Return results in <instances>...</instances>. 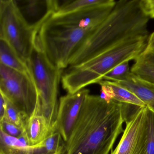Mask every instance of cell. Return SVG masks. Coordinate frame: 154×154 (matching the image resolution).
<instances>
[{
    "label": "cell",
    "mask_w": 154,
    "mask_h": 154,
    "mask_svg": "<svg viewBox=\"0 0 154 154\" xmlns=\"http://www.w3.org/2000/svg\"><path fill=\"white\" fill-rule=\"evenodd\" d=\"M116 2L63 15L49 12L36 30L35 41L50 62L66 68L76 51L105 20Z\"/></svg>",
    "instance_id": "obj_1"
},
{
    "label": "cell",
    "mask_w": 154,
    "mask_h": 154,
    "mask_svg": "<svg viewBox=\"0 0 154 154\" xmlns=\"http://www.w3.org/2000/svg\"><path fill=\"white\" fill-rule=\"evenodd\" d=\"M135 107L88 94L62 154H109Z\"/></svg>",
    "instance_id": "obj_2"
},
{
    "label": "cell",
    "mask_w": 154,
    "mask_h": 154,
    "mask_svg": "<svg viewBox=\"0 0 154 154\" xmlns=\"http://www.w3.org/2000/svg\"><path fill=\"white\" fill-rule=\"evenodd\" d=\"M139 2H116L107 18L73 55L69 66L81 64L126 40L148 36L149 18L141 11Z\"/></svg>",
    "instance_id": "obj_3"
},
{
    "label": "cell",
    "mask_w": 154,
    "mask_h": 154,
    "mask_svg": "<svg viewBox=\"0 0 154 154\" xmlns=\"http://www.w3.org/2000/svg\"><path fill=\"white\" fill-rule=\"evenodd\" d=\"M148 38L126 40L81 64L69 66L62 75L63 88L68 94H74L90 85L98 83L115 66L135 60L146 47Z\"/></svg>",
    "instance_id": "obj_4"
},
{
    "label": "cell",
    "mask_w": 154,
    "mask_h": 154,
    "mask_svg": "<svg viewBox=\"0 0 154 154\" xmlns=\"http://www.w3.org/2000/svg\"><path fill=\"white\" fill-rule=\"evenodd\" d=\"M27 65L38 91L42 113L52 130L55 128L58 112L57 95L62 70L50 62L35 41Z\"/></svg>",
    "instance_id": "obj_5"
},
{
    "label": "cell",
    "mask_w": 154,
    "mask_h": 154,
    "mask_svg": "<svg viewBox=\"0 0 154 154\" xmlns=\"http://www.w3.org/2000/svg\"><path fill=\"white\" fill-rule=\"evenodd\" d=\"M36 30L24 18L16 1H0V39L6 41L27 64L31 56Z\"/></svg>",
    "instance_id": "obj_6"
},
{
    "label": "cell",
    "mask_w": 154,
    "mask_h": 154,
    "mask_svg": "<svg viewBox=\"0 0 154 154\" xmlns=\"http://www.w3.org/2000/svg\"><path fill=\"white\" fill-rule=\"evenodd\" d=\"M121 138L111 154H154V109L136 106L127 118Z\"/></svg>",
    "instance_id": "obj_7"
},
{
    "label": "cell",
    "mask_w": 154,
    "mask_h": 154,
    "mask_svg": "<svg viewBox=\"0 0 154 154\" xmlns=\"http://www.w3.org/2000/svg\"><path fill=\"white\" fill-rule=\"evenodd\" d=\"M0 93L28 118L34 112L39 97L31 74L1 64Z\"/></svg>",
    "instance_id": "obj_8"
},
{
    "label": "cell",
    "mask_w": 154,
    "mask_h": 154,
    "mask_svg": "<svg viewBox=\"0 0 154 154\" xmlns=\"http://www.w3.org/2000/svg\"><path fill=\"white\" fill-rule=\"evenodd\" d=\"M90 91L83 89L74 94H67L59 99L55 128L65 142L70 137L84 103Z\"/></svg>",
    "instance_id": "obj_9"
},
{
    "label": "cell",
    "mask_w": 154,
    "mask_h": 154,
    "mask_svg": "<svg viewBox=\"0 0 154 154\" xmlns=\"http://www.w3.org/2000/svg\"><path fill=\"white\" fill-rule=\"evenodd\" d=\"M48 122L42 113L39 97L36 106L28 119L25 134L29 145L35 146L44 141L52 131Z\"/></svg>",
    "instance_id": "obj_10"
},
{
    "label": "cell",
    "mask_w": 154,
    "mask_h": 154,
    "mask_svg": "<svg viewBox=\"0 0 154 154\" xmlns=\"http://www.w3.org/2000/svg\"><path fill=\"white\" fill-rule=\"evenodd\" d=\"M16 2L24 18L35 30L49 12H54L52 0L16 1Z\"/></svg>",
    "instance_id": "obj_11"
},
{
    "label": "cell",
    "mask_w": 154,
    "mask_h": 154,
    "mask_svg": "<svg viewBox=\"0 0 154 154\" xmlns=\"http://www.w3.org/2000/svg\"><path fill=\"white\" fill-rule=\"evenodd\" d=\"M135 94L146 105L154 109V83L131 74L124 81L114 82Z\"/></svg>",
    "instance_id": "obj_12"
},
{
    "label": "cell",
    "mask_w": 154,
    "mask_h": 154,
    "mask_svg": "<svg viewBox=\"0 0 154 154\" xmlns=\"http://www.w3.org/2000/svg\"><path fill=\"white\" fill-rule=\"evenodd\" d=\"M132 74L149 82L154 83V47L148 45L135 60L131 69Z\"/></svg>",
    "instance_id": "obj_13"
},
{
    "label": "cell",
    "mask_w": 154,
    "mask_h": 154,
    "mask_svg": "<svg viewBox=\"0 0 154 154\" xmlns=\"http://www.w3.org/2000/svg\"><path fill=\"white\" fill-rule=\"evenodd\" d=\"M0 64L24 73L30 74L27 64L23 62L4 39H0Z\"/></svg>",
    "instance_id": "obj_14"
},
{
    "label": "cell",
    "mask_w": 154,
    "mask_h": 154,
    "mask_svg": "<svg viewBox=\"0 0 154 154\" xmlns=\"http://www.w3.org/2000/svg\"><path fill=\"white\" fill-rule=\"evenodd\" d=\"M65 142L56 129L41 143L32 146L31 154H62Z\"/></svg>",
    "instance_id": "obj_15"
},
{
    "label": "cell",
    "mask_w": 154,
    "mask_h": 154,
    "mask_svg": "<svg viewBox=\"0 0 154 154\" xmlns=\"http://www.w3.org/2000/svg\"><path fill=\"white\" fill-rule=\"evenodd\" d=\"M110 0H75L54 1L56 15H63L81 10L86 8L103 5Z\"/></svg>",
    "instance_id": "obj_16"
},
{
    "label": "cell",
    "mask_w": 154,
    "mask_h": 154,
    "mask_svg": "<svg viewBox=\"0 0 154 154\" xmlns=\"http://www.w3.org/2000/svg\"><path fill=\"white\" fill-rule=\"evenodd\" d=\"M32 146L0 130V154H31Z\"/></svg>",
    "instance_id": "obj_17"
},
{
    "label": "cell",
    "mask_w": 154,
    "mask_h": 154,
    "mask_svg": "<svg viewBox=\"0 0 154 154\" xmlns=\"http://www.w3.org/2000/svg\"><path fill=\"white\" fill-rule=\"evenodd\" d=\"M111 88L112 100L138 107H143L146 104L135 94L114 82L107 81Z\"/></svg>",
    "instance_id": "obj_18"
},
{
    "label": "cell",
    "mask_w": 154,
    "mask_h": 154,
    "mask_svg": "<svg viewBox=\"0 0 154 154\" xmlns=\"http://www.w3.org/2000/svg\"><path fill=\"white\" fill-rule=\"evenodd\" d=\"M7 100V99H6ZM7 107L4 119L25 130L29 118L20 111L11 103L7 100Z\"/></svg>",
    "instance_id": "obj_19"
},
{
    "label": "cell",
    "mask_w": 154,
    "mask_h": 154,
    "mask_svg": "<svg viewBox=\"0 0 154 154\" xmlns=\"http://www.w3.org/2000/svg\"><path fill=\"white\" fill-rule=\"evenodd\" d=\"M131 73L129 61H127L115 66L103 76V80L112 82L124 81Z\"/></svg>",
    "instance_id": "obj_20"
},
{
    "label": "cell",
    "mask_w": 154,
    "mask_h": 154,
    "mask_svg": "<svg viewBox=\"0 0 154 154\" xmlns=\"http://www.w3.org/2000/svg\"><path fill=\"white\" fill-rule=\"evenodd\" d=\"M0 130L2 131L9 136L19 138L25 133V130L22 128L3 120L0 122Z\"/></svg>",
    "instance_id": "obj_21"
},
{
    "label": "cell",
    "mask_w": 154,
    "mask_h": 154,
    "mask_svg": "<svg viewBox=\"0 0 154 154\" xmlns=\"http://www.w3.org/2000/svg\"><path fill=\"white\" fill-rule=\"evenodd\" d=\"M140 6L142 12L149 18H154V0H140Z\"/></svg>",
    "instance_id": "obj_22"
},
{
    "label": "cell",
    "mask_w": 154,
    "mask_h": 154,
    "mask_svg": "<svg viewBox=\"0 0 154 154\" xmlns=\"http://www.w3.org/2000/svg\"><path fill=\"white\" fill-rule=\"evenodd\" d=\"M7 107V101L6 98L0 93V122L4 119Z\"/></svg>",
    "instance_id": "obj_23"
},
{
    "label": "cell",
    "mask_w": 154,
    "mask_h": 154,
    "mask_svg": "<svg viewBox=\"0 0 154 154\" xmlns=\"http://www.w3.org/2000/svg\"><path fill=\"white\" fill-rule=\"evenodd\" d=\"M148 44L154 47V32L149 36Z\"/></svg>",
    "instance_id": "obj_24"
}]
</instances>
